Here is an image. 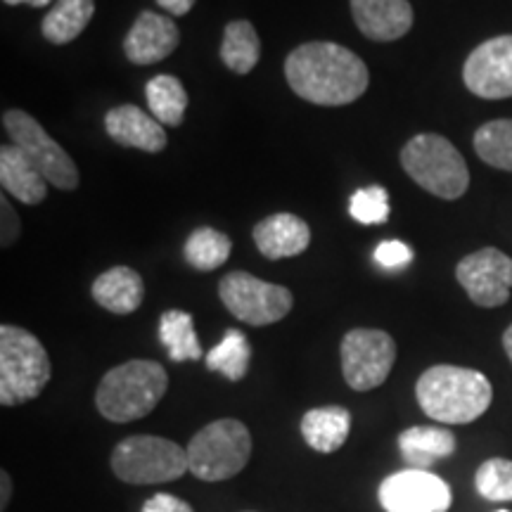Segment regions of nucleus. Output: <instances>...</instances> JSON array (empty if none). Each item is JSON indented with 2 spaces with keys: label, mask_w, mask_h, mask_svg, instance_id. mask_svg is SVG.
Wrapping results in <instances>:
<instances>
[{
  "label": "nucleus",
  "mask_w": 512,
  "mask_h": 512,
  "mask_svg": "<svg viewBox=\"0 0 512 512\" xmlns=\"http://www.w3.org/2000/svg\"><path fill=\"white\" fill-rule=\"evenodd\" d=\"M285 79L299 98L318 107L351 105L370 86L366 62L354 50L330 41L294 48L285 60Z\"/></svg>",
  "instance_id": "f257e3e1"
},
{
  "label": "nucleus",
  "mask_w": 512,
  "mask_h": 512,
  "mask_svg": "<svg viewBox=\"0 0 512 512\" xmlns=\"http://www.w3.org/2000/svg\"><path fill=\"white\" fill-rule=\"evenodd\" d=\"M415 399L432 420L444 425H467L489 411L494 387L479 370L434 366L420 375Z\"/></svg>",
  "instance_id": "f03ea898"
},
{
  "label": "nucleus",
  "mask_w": 512,
  "mask_h": 512,
  "mask_svg": "<svg viewBox=\"0 0 512 512\" xmlns=\"http://www.w3.org/2000/svg\"><path fill=\"white\" fill-rule=\"evenodd\" d=\"M169 389V375L162 363L133 358L121 363L100 380L95 406L110 422H133L157 408Z\"/></svg>",
  "instance_id": "7ed1b4c3"
},
{
  "label": "nucleus",
  "mask_w": 512,
  "mask_h": 512,
  "mask_svg": "<svg viewBox=\"0 0 512 512\" xmlns=\"http://www.w3.org/2000/svg\"><path fill=\"white\" fill-rule=\"evenodd\" d=\"M48 351L36 335L17 325L0 328V403L22 406L41 396L50 382Z\"/></svg>",
  "instance_id": "20e7f679"
},
{
  "label": "nucleus",
  "mask_w": 512,
  "mask_h": 512,
  "mask_svg": "<svg viewBox=\"0 0 512 512\" xmlns=\"http://www.w3.org/2000/svg\"><path fill=\"white\" fill-rule=\"evenodd\" d=\"M401 166L422 190L458 200L470 188V169L456 145L437 133H418L401 150Z\"/></svg>",
  "instance_id": "39448f33"
},
{
  "label": "nucleus",
  "mask_w": 512,
  "mask_h": 512,
  "mask_svg": "<svg viewBox=\"0 0 512 512\" xmlns=\"http://www.w3.org/2000/svg\"><path fill=\"white\" fill-rule=\"evenodd\" d=\"M185 451L190 472L197 479L226 482L245 470L252 458V434L240 420H214L190 439Z\"/></svg>",
  "instance_id": "423d86ee"
},
{
  "label": "nucleus",
  "mask_w": 512,
  "mask_h": 512,
  "mask_svg": "<svg viewBox=\"0 0 512 512\" xmlns=\"http://www.w3.org/2000/svg\"><path fill=\"white\" fill-rule=\"evenodd\" d=\"M112 470L126 484H166L181 479L188 467V451L176 441L138 434L119 441L112 451Z\"/></svg>",
  "instance_id": "0eeeda50"
},
{
  "label": "nucleus",
  "mask_w": 512,
  "mask_h": 512,
  "mask_svg": "<svg viewBox=\"0 0 512 512\" xmlns=\"http://www.w3.org/2000/svg\"><path fill=\"white\" fill-rule=\"evenodd\" d=\"M3 126L8 131L12 145L27 155L36 169L46 176V181L57 190L72 192L79 188L81 176L74 159L67 150L48 136V131L24 110H8L3 114Z\"/></svg>",
  "instance_id": "6e6552de"
},
{
  "label": "nucleus",
  "mask_w": 512,
  "mask_h": 512,
  "mask_svg": "<svg viewBox=\"0 0 512 512\" xmlns=\"http://www.w3.org/2000/svg\"><path fill=\"white\" fill-rule=\"evenodd\" d=\"M219 297L226 309L242 323L264 328L283 320L292 311L294 297L283 285L266 283L252 273H228L219 283Z\"/></svg>",
  "instance_id": "1a4fd4ad"
},
{
  "label": "nucleus",
  "mask_w": 512,
  "mask_h": 512,
  "mask_svg": "<svg viewBox=\"0 0 512 512\" xmlns=\"http://www.w3.org/2000/svg\"><path fill=\"white\" fill-rule=\"evenodd\" d=\"M342 375L354 392H370L380 387L392 373L396 361V342L384 330H349L339 347Z\"/></svg>",
  "instance_id": "9d476101"
},
{
  "label": "nucleus",
  "mask_w": 512,
  "mask_h": 512,
  "mask_svg": "<svg viewBox=\"0 0 512 512\" xmlns=\"http://www.w3.org/2000/svg\"><path fill=\"white\" fill-rule=\"evenodd\" d=\"M456 278L467 297L482 309L508 304L512 290V259L496 247L467 254L456 266Z\"/></svg>",
  "instance_id": "9b49d317"
},
{
  "label": "nucleus",
  "mask_w": 512,
  "mask_h": 512,
  "mask_svg": "<svg viewBox=\"0 0 512 512\" xmlns=\"http://www.w3.org/2000/svg\"><path fill=\"white\" fill-rule=\"evenodd\" d=\"M465 88L484 100L512 98V34L494 36L467 55Z\"/></svg>",
  "instance_id": "f8f14e48"
},
{
  "label": "nucleus",
  "mask_w": 512,
  "mask_h": 512,
  "mask_svg": "<svg viewBox=\"0 0 512 512\" xmlns=\"http://www.w3.org/2000/svg\"><path fill=\"white\" fill-rule=\"evenodd\" d=\"M377 496L387 512H446L453 503L444 479L415 467L384 479Z\"/></svg>",
  "instance_id": "ddd939ff"
},
{
  "label": "nucleus",
  "mask_w": 512,
  "mask_h": 512,
  "mask_svg": "<svg viewBox=\"0 0 512 512\" xmlns=\"http://www.w3.org/2000/svg\"><path fill=\"white\" fill-rule=\"evenodd\" d=\"M181 43V31L171 17L143 10L133 22L124 41V53L133 64H157L169 57Z\"/></svg>",
  "instance_id": "4468645a"
},
{
  "label": "nucleus",
  "mask_w": 512,
  "mask_h": 512,
  "mask_svg": "<svg viewBox=\"0 0 512 512\" xmlns=\"http://www.w3.org/2000/svg\"><path fill=\"white\" fill-rule=\"evenodd\" d=\"M358 31L370 41L392 43L413 29V8L408 0H349Z\"/></svg>",
  "instance_id": "2eb2a0df"
},
{
  "label": "nucleus",
  "mask_w": 512,
  "mask_h": 512,
  "mask_svg": "<svg viewBox=\"0 0 512 512\" xmlns=\"http://www.w3.org/2000/svg\"><path fill=\"white\" fill-rule=\"evenodd\" d=\"M105 131L110 133L114 143L136 147V150L150 152V155L162 152L169 143L164 126L152 114L143 112L136 105L112 107L105 114Z\"/></svg>",
  "instance_id": "dca6fc26"
},
{
  "label": "nucleus",
  "mask_w": 512,
  "mask_h": 512,
  "mask_svg": "<svg viewBox=\"0 0 512 512\" xmlns=\"http://www.w3.org/2000/svg\"><path fill=\"white\" fill-rule=\"evenodd\" d=\"M256 249L266 259H292V256L304 254L311 245L309 223L294 214H273L259 221L254 228Z\"/></svg>",
  "instance_id": "f3484780"
},
{
  "label": "nucleus",
  "mask_w": 512,
  "mask_h": 512,
  "mask_svg": "<svg viewBox=\"0 0 512 512\" xmlns=\"http://www.w3.org/2000/svg\"><path fill=\"white\" fill-rule=\"evenodd\" d=\"M0 185L5 195L24 204H41L48 195V181L17 145L0 147Z\"/></svg>",
  "instance_id": "a211bd4d"
},
{
  "label": "nucleus",
  "mask_w": 512,
  "mask_h": 512,
  "mask_svg": "<svg viewBox=\"0 0 512 512\" xmlns=\"http://www.w3.org/2000/svg\"><path fill=\"white\" fill-rule=\"evenodd\" d=\"M91 294L105 311L117 313V316H128V313L138 311L140 304H143L145 285L138 271L128 266H114L95 278Z\"/></svg>",
  "instance_id": "6ab92c4d"
},
{
  "label": "nucleus",
  "mask_w": 512,
  "mask_h": 512,
  "mask_svg": "<svg viewBox=\"0 0 512 512\" xmlns=\"http://www.w3.org/2000/svg\"><path fill=\"white\" fill-rule=\"evenodd\" d=\"M299 430L313 451L335 453L347 444L351 434V413L342 406L311 408L304 413Z\"/></svg>",
  "instance_id": "aec40b11"
},
{
  "label": "nucleus",
  "mask_w": 512,
  "mask_h": 512,
  "mask_svg": "<svg viewBox=\"0 0 512 512\" xmlns=\"http://www.w3.org/2000/svg\"><path fill=\"white\" fill-rule=\"evenodd\" d=\"M399 448L408 465L415 470H427L437 460L453 456L456 437L441 427H411L399 434Z\"/></svg>",
  "instance_id": "412c9836"
},
{
  "label": "nucleus",
  "mask_w": 512,
  "mask_h": 512,
  "mask_svg": "<svg viewBox=\"0 0 512 512\" xmlns=\"http://www.w3.org/2000/svg\"><path fill=\"white\" fill-rule=\"evenodd\" d=\"M95 15V0H57L43 17V38L53 46H67L86 31Z\"/></svg>",
  "instance_id": "4be33fe9"
},
{
  "label": "nucleus",
  "mask_w": 512,
  "mask_h": 512,
  "mask_svg": "<svg viewBox=\"0 0 512 512\" xmlns=\"http://www.w3.org/2000/svg\"><path fill=\"white\" fill-rule=\"evenodd\" d=\"M221 60L233 74L245 76L261 60V41L254 24L247 19H233L223 29Z\"/></svg>",
  "instance_id": "5701e85b"
},
{
  "label": "nucleus",
  "mask_w": 512,
  "mask_h": 512,
  "mask_svg": "<svg viewBox=\"0 0 512 512\" xmlns=\"http://www.w3.org/2000/svg\"><path fill=\"white\" fill-rule=\"evenodd\" d=\"M145 98L150 114L162 126H181L188 110V93L181 79L171 74L152 76L145 86Z\"/></svg>",
  "instance_id": "b1692460"
},
{
  "label": "nucleus",
  "mask_w": 512,
  "mask_h": 512,
  "mask_svg": "<svg viewBox=\"0 0 512 512\" xmlns=\"http://www.w3.org/2000/svg\"><path fill=\"white\" fill-rule=\"evenodd\" d=\"M159 339H162V344L169 351V358L174 363L200 361L202 358L200 339H197L195 323H192V316L188 311H164L162 318H159Z\"/></svg>",
  "instance_id": "393cba45"
},
{
  "label": "nucleus",
  "mask_w": 512,
  "mask_h": 512,
  "mask_svg": "<svg viewBox=\"0 0 512 512\" xmlns=\"http://www.w3.org/2000/svg\"><path fill=\"white\" fill-rule=\"evenodd\" d=\"M230 249H233V242H230L226 233H221V230L216 228L202 226L192 230L190 238L185 240L183 256L192 268L209 273L226 264Z\"/></svg>",
  "instance_id": "a878e982"
},
{
  "label": "nucleus",
  "mask_w": 512,
  "mask_h": 512,
  "mask_svg": "<svg viewBox=\"0 0 512 512\" xmlns=\"http://www.w3.org/2000/svg\"><path fill=\"white\" fill-rule=\"evenodd\" d=\"M249 361H252V347H249L245 332L240 330H226L221 342L204 356L207 368L214 370V373L226 375L230 382L245 380Z\"/></svg>",
  "instance_id": "bb28decb"
},
{
  "label": "nucleus",
  "mask_w": 512,
  "mask_h": 512,
  "mask_svg": "<svg viewBox=\"0 0 512 512\" xmlns=\"http://www.w3.org/2000/svg\"><path fill=\"white\" fill-rule=\"evenodd\" d=\"M472 145L484 164L512 171V119H496L479 126Z\"/></svg>",
  "instance_id": "cd10ccee"
},
{
  "label": "nucleus",
  "mask_w": 512,
  "mask_h": 512,
  "mask_svg": "<svg viewBox=\"0 0 512 512\" xmlns=\"http://www.w3.org/2000/svg\"><path fill=\"white\" fill-rule=\"evenodd\" d=\"M477 491L486 501L508 503L512 501V460L491 458L479 465L475 477Z\"/></svg>",
  "instance_id": "c85d7f7f"
},
{
  "label": "nucleus",
  "mask_w": 512,
  "mask_h": 512,
  "mask_svg": "<svg viewBox=\"0 0 512 512\" xmlns=\"http://www.w3.org/2000/svg\"><path fill=\"white\" fill-rule=\"evenodd\" d=\"M349 214L354 216V221L363 223V226H380L392 214L389 192L382 185H370V188L356 190L349 200Z\"/></svg>",
  "instance_id": "c756f323"
},
{
  "label": "nucleus",
  "mask_w": 512,
  "mask_h": 512,
  "mask_svg": "<svg viewBox=\"0 0 512 512\" xmlns=\"http://www.w3.org/2000/svg\"><path fill=\"white\" fill-rule=\"evenodd\" d=\"M413 249L401 240H384L375 247V261L387 271H396L411 264Z\"/></svg>",
  "instance_id": "7c9ffc66"
},
{
  "label": "nucleus",
  "mask_w": 512,
  "mask_h": 512,
  "mask_svg": "<svg viewBox=\"0 0 512 512\" xmlns=\"http://www.w3.org/2000/svg\"><path fill=\"white\" fill-rule=\"evenodd\" d=\"M0 211H3V230H0V242H3V247H10L15 245L17 238H19V230H22V223H19V216L15 207H12L8 195L0 197Z\"/></svg>",
  "instance_id": "2f4dec72"
},
{
  "label": "nucleus",
  "mask_w": 512,
  "mask_h": 512,
  "mask_svg": "<svg viewBox=\"0 0 512 512\" xmlns=\"http://www.w3.org/2000/svg\"><path fill=\"white\" fill-rule=\"evenodd\" d=\"M140 512H195V510H192L190 503L181 501V498L171 494H157L143 505V510Z\"/></svg>",
  "instance_id": "473e14b6"
},
{
  "label": "nucleus",
  "mask_w": 512,
  "mask_h": 512,
  "mask_svg": "<svg viewBox=\"0 0 512 512\" xmlns=\"http://www.w3.org/2000/svg\"><path fill=\"white\" fill-rule=\"evenodd\" d=\"M197 0H157V5L162 8L164 12H169L171 17H183L188 15V12L195 8Z\"/></svg>",
  "instance_id": "72a5a7b5"
},
{
  "label": "nucleus",
  "mask_w": 512,
  "mask_h": 512,
  "mask_svg": "<svg viewBox=\"0 0 512 512\" xmlns=\"http://www.w3.org/2000/svg\"><path fill=\"white\" fill-rule=\"evenodd\" d=\"M10 494H12V482H10V475H8V472L3 470V475H0V510L8 508Z\"/></svg>",
  "instance_id": "f704fd0d"
},
{
  "label": "nucleus",
  "mask_w": 512,
  "mask_h": 512,
  "mask_svg": "<svg viewBox=\"0 0 512 512\" xmlns=\"http://www.w3.org/2000/svg\"><path fill=\"white\" fill-rule=\"evenodd\" d=\"M5 5H31V8H48L53 0H3Z\"/></svg>",
  "instance_id": "c9c22d12"
},
{
  "label": "nucleus",
  "mask_w": 512,
  "mask_h": 512,
  "mask_svg": "<svg viewBox=\"0 0 512 512\" xmlns=\"http://www.w3.org/2000/svg\"><path fill=\"white\" fill-rule=\"evenodd\" d=\"M503 347H505V354H508L510 363H512V325H510L508 330H505V335H503Z\"/></svg>",
  "instance_id": "e433bc0d"
},
{
  "label": "nucleus",
  "mask_w": 512,
  "mask_h": 512,
  "mask_svg": "<svg viewBox=\"0 0 512 512\" xmlns=\"http://www.w3.org/2000/svg\"><path fill=\"white\" fill-rule=\"evenodd\" d=\"M498 512H510V510H498Z\"/></svg>",
  "instance_id": "4c0bfd02"
}]
</instances>
